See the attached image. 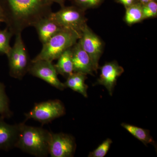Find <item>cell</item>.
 Wrapping results in <instances>:
<instances>
[{"mask_svg": "<svg viewBox=\"0 0 157 157\" xmlns=\"http://www.w3.org/2000/svg\"><path fill=\"white\" fill-rule=\"evenodd\" d=\"M124 20L128 25L141 22L144 20L142 6L137 2L126 8Z\"/></svg>", "mask_w": 157, "mask_h": 157, "instance_id": "17", "label": "cell"}, {"mask_svg": "<svg viewBox=\"0 0 157 157\" xmlns=\"http://www.w3.org/2000/svg\"><path fill=\"white\" fill-rule=\"evenodd\" d=\"M49 16L63 28L76 31L81 36L87 25L85 11L73 5L61 7L57 12H52Z\"/></svg>", "mask_w": 157, "mask_h": 157, "instance_id": "5", "label": "cell"}, {"mask_svg": "<svg viewBox=\"0 0 157 157\" xmlns=\"http://www.w3.org/2000/svg\"><path fill=\"white\" fill-rule=\"evenodd\" d=\"M52 132L40 127L19 124L18 138L15 147L36 157L49 155Z\"/></svg>", "mask_w": 157, "mask_h": 157, "instance_id": "2", "label": "cell"}, {"mask_svg": "<svg viewBox=\"0 0 157 157\" xmlns=\"http://www.w3.org/2000/svg\"><path fill=\"white\" fill-rule=\"evenodd\" d=\"M112 143V140L110 138H107L94 150L90 152L88 157H104L107 154Z\"/></svg>", "mask_w": 157, "mask_h": 157, "instance_id": "21", "label": "cell"}, {"mask_svg": "<svg viewBox=\"0 0 157 157\" xmlns=\"http://www.w3.org/2000/svg\"><path fill=\"white\" fill-rule=\"evenodd\" d=\"M80 37L81 35L76 31L63 29L42 44L40 53L32 61L44 60L52 62L65 51L73 47Z\"/></svg>", "mask_w": 157, "mask_h": 157, "instance_id": "3", "label": "cell"}, {"mask_svg": "<svg viewBox=\"0 0 157 157\" xmlns=\"http://www.w3.org/2000/svg\"><path fill=\"white\" fill-rule=\"evenodd\" d=\"M3 117L0 118V149L9 151L15 147L19 131V124L11 125L6 123Z\"/></svg>", "mask_w": 157, "mask_h": 157, "instance_id": "12", "label": "cell"}, {"mask_svg": "<svg viewBox=\"0 0 157 157\" xmlns=\"http://www.w3.org/2000/svg\"><path fill=\"white\" fill-rule=\"evenodd\" d=\"M65 113L66 109L61 101L59 100H49L35 104L33 108L25 114V121L33 119L43 125L63 116Z\"/></svg>", "mask_w": 157, "mask_h": 157, "instance_id": "6", "label": "cell"}, {"mask_svg": "<svg viewBox=\"0 0 157 157\" xmlns=\"http://www.w3.org/2000/svg\"><path fill=\"white\" fill-rule=\"evenodd\" d=\"M3 9L8 28L13 35L33 26L43 17L49 16L52 3L48 0H5Z\"/></svg>", "mask_w": 157, "mask_h": 157, "instance_id": "1", "label": "cell"}, {"mask_svg": "<svg viewBox=\"0 0 157 157\" xmlns=\"http://www.w3.org/2000/svg\"><path fill=\"white\" fill-rule=\"evenodd\" d=\"M115 2L121 4L125 9L138 2L137 0H115Z\"/></svg>", "mask_w": 157, "mask_h": 157, "instance_id": "23", "label": "cell"}, {"mask_svg": "<svg viewBox=\"0 0 157 157\" xmlns=\"http://www.w3.org/2000/svg\"><path fill=\"white\" fill-rule=\"evenodd\" d=\"M12 112L9 107V101L6 94L5 86L0 82V114L3 118L11 117Z\"/></svg>", "mask_w": 157, "mask_h": 157, "instance_id": "18", "label": "cell"}, {"mask_svg": "<svg viewBox=\"0 0 157 157\" xmlns=\"http://www.w3.org/2000/svg\"><path fill=\"white\" fill-rule=\"evenodd\" d=\"M71 48L64 52L57 59L56 64L54 65L58 74L66 78L74 72Z\"/></svg>", "mask_w": 157, "mask_h": 157, "instance_id": "15", "label": "cell"}, {"mask_svg": "<svg viewBox=\"0 0 157 157\" xmlns=\"http://www.w3.org/2000/svg\"><path fill=\"white\" fill-rule=\"evenodd\" d=\"M33 27L36 29L39 40L42 44L64 29L59 25L49 15L39 20Z\"/></svg>", "mask_w": 157, "mask_h": 157, "instance_id": "13", "label": "cell"}, {"mask_svg": "<svg viewBox=\"0 0 157 157\" xmlns=\"http://www.w3.org/2000/svg\"><path fill=\"white\" fill-rule=\"evenodd\" d=\"M78 42L89 56L94 72L98 73L99 62L104 51V42L99 36L86 25Z\"/></svg>", "mask_w": 157, "mask_h": 157, "instance_id": "7", "label": "cell"}, {"mask_svg": "<svg viewBox=\"0 0 157 157\" xmlns=\"http://www.w3.org/2000/svg\"><path fill=\"white\" fill-rule=\"evenodd\" d=\"M9 59V73L11 77L21 79L28 73L31 61L21 33L15 35L14 45L7 55Z\"/></svg>", "mask_w": 157, "mask_h": 157, "instance_id": "4", "label": "cell"}, {"mask_svg": "<svg viewBox=\"0 0 157 157\" xmlns=\"http://www.w3.org/2000/svg\"><path fill=\"white\" fill-rule=\"evenodd\" d=\"M87 78L86 75L83 73L73 72L68 76L64 83L66 88H69L87 98L88 86L85 82Z\"/></svg>", "mask_w": 157, "mask_h": 157, "instance_id": "14", "label": "cell"}, {"mask_svg": "<svg viewBox=\"0 0 157 157\" xmlns=\"http://www.w3.org/2000/svg\"><path fill=\"white\" fill-rule=\"evenodd\" d=\"M72 5L86 11L101 6L104 0H70Z\"/></svg>", "mask_w": 157, "mask_h": 157, "instance_id": "20", "label": "cell"}, {"mask_svg": "<svg viewBox=\"0 0 157 157\" xmlns=\"http://www.w3.org/2000/svg\"><path fill=\"white\" fill-rule=\"evenodd\" d=\"M13 34L8 28L0 30V54L7 55L11 48L10 41Z\"/></svg>", "mask_w": 157, "mask_h": 157, "instance_id": "19", "label": "cell"}, {"mask_svg": "<svg viewBox=\"0 0 157 157\" xmlns=\"http://www.w3.org/2000/svg\"><path fill=\"white\" fill-rule=\"evenodd\" d=\"M121 126L144 145L151 144L157 148L156 143L151 136L149 130L124 123L121 124Z\"/></svg>", "mask_w": 157, "mask_h": 157, "instance_id": "16", "label": "cell"}, {"mask_svg": "<svg viewBox=\"0 0 157 157\" xmlns=\"http://www.w3.org/2000/svg\"><path fill=\"white\" fill-rule=\"evenodd\" d=\"M142 6L144 20L157 17V1L151 2Z\"/></svg>", "mask_w": 157, "mask_h": 157, "instance_id": "22", "label": "cell"}, {"mask_svg": "<svg viewBox=\"0 0 157 157\" xmlns=\"http://www.w3.org/2000/svg\"><path fill=\"white\" fill-rule=\"evenodd\" d=\"M138 2L140 3L141 5H144L147 3L150 2H152L154 1H157V0H137Z\"/></svg>", "mask_w": 157, "mask_h": 157, "instance_id": "26", "label": "cell"}, {"mask_svg": "<svg viewBox=\"0 0 157 157\" xmlns=\"http://www.w3.org/2000/svg\"><path fill=\"white\" fill-rule=\"evenodd\" d=\"M28 73L57 89L63 90L66 88L64 83L59 79L58 74L52 62L44 60L32 61Z\"/></svg>", "mask_w": 157, "mask_h": 157, "instance_id": "8", "label": "cell"}, {"mask_svg": "<svg viewBox=\"0 0 157 157\" xmlns=\"http://www.w3.org/2000/svg\"><path fill=\"white\" fill-rule=\"evenodd\" d=\"M48 1L52 4L53 3H57L61 6V7H63L65 6V2L67 0H48Z\"/></svg>", "mask_w": 157, "mask_h": 157, "instance_id": "24", "label": "cell"}, {"mask_svg": "<svg viewBox=\"0 0 157 157\" xmlns=\"http://www.w3.org/2000/svg\"><path fill=\"white\" fill-rule=\"evenodd\" d=\"M75 138L65 133L52 132L49 155L52 157H72L76 149Z\"/></svg>", "mask_w": 157, "mask_h": 157, "instance_id": "9", "label": "cell"}, {"mask_svg": "<svg viewBox=\"0 0 157 157\" xmlns=\"http://www.w3.org/2000/svg\"><path fill=\"white\" fill-rule=\"evenodd\" d=\"M99 69H101V74L94 85L104 86L108 90L109 94L112 96L117 78L124 73V70L115 61L106 63Z\"/></svg>", "mask_w": 157, "mask_h": 157, "instance_id": "10", "label": "cell"}, {"mask_svg": "<svg viewBox=\"0 0 157 157\" xmlns=\"http://www.w3.org/2000/svg\"><path fill=\"white\" fill-rule=\"evenodd\" d=\"M6 22V17H5L3 9L0 6V22Z\"/></svg>", "mask_w": 157, "mask_h": 157, "instance_id": "25", "label": "cell"}, {"mask_svg": "<svg viewBox=\"0 0 157 157\" xmlns=\"http://www.w3.org/2000/svg\"><path fill=\"white\" fill-rule=\"evenodd\" d=\"M71 50L74 72L94 76L90 59L78 41L71 48Z\"/></svg>", "mask_w": 157, "mask_h": 157, "instance_id": "11", "label": "cell"}]
</instances>
